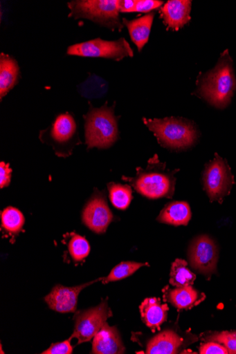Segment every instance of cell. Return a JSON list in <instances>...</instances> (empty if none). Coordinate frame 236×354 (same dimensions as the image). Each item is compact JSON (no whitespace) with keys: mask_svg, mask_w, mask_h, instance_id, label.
<instances>
[{"mask_svg":"<svg viewBox=\"0 0 236 354\" xmlns=\"http://www.w3.org/2000/svg\"><path fill=\"white\" fill-rule=\"evenodd\" d=\"M20 69L17 61L9 55H0V99L5 96L17 84Z\"/></svg>","mask_w":236,"mask_h":354,"instance_id":"e0dca14e","label":"cell"},{"mask_svg":"<svg viewBox=\"0 0 236 354\" xmlns=\"http://www.w3.org/2000/svg\"><path fill=\"white\" fill-rule=\"evenodd\" d=\"M154 18V14L149 13L131 21L122 19L123 24L128 29L132 42L137 46L139 52L142 51L149 41Z\"/></svg>","mask_w":236,"mask_h":354,"instance_id":"ac0fdd59","label":"cell"},{"mask_svg":"<svg viewBox=\"0 0 236 354\" xmlns=\"http://www.w3.org/2000/svg\"><path fill=\"white\" fill-rule=\"evenodd\" d=\"M190 266L199 273L210 279L217 271L218 247L208 236H199L190 243L188 250Z\"/></svg>","mask_w":236,"mask_h":354,"instance_id":"30bf717a","label":"cell"},{"mask_svg":"<svg viewBox=\"0 0 236 354\" xmlns=\"http://www.w3.org/2000/svg\"><path fill=\"white\" fill-rule=\"evenodd\" d=\"M70 17L86 19L111 29L122 30L118 0H78L67 4Z\"/></svg>","mask_w":236,"mask_h":354,"instance_id":"8992f818","label":"cell"},{"mask_svg":"<svg viewBox=\"0 0 236 354\" xmlns=\"http://www.w3.org/2000/svg\"><path fill=\"white\" fill-rule=\"evenodd\" d=\"M113 316L108 301L98 306L77 313L74 317L75 330L71 337L78 339V344L90 342Z\"/></svg>","mask_w":236,"mask_h":354,"instance_id":"9c48e42d","label":"cell"},{"mask_svg":"<svg viewBox=\"0 0 236 354\" xmlns=\"http://www.w3.org/2000/svg\"><path fill=\"white\" fill-rule=\"evenodd\" d=\"M125 346L116 327H110L107 323L93 337L91 353L121 354Z\"/></svg>","mask_w":236,"mask_h":354,"instance_id":"5bb4252c","label":"cell"},{"mask_svg":"<svg viewBox=\"0 0 236 354\" xmlns=\"http://www.w3.org/2000/svg\"><path fill=\"white\" fill-rule=\"evenodd\" d=\"M137 3V0H118V8L120 12L131 13Z\"/></svg>","mask_w":236,"mask_h":354,"instance_id":"1f68e13d","label":"cell"},{"mask_svg":"<svg viewBox=\"0 0 236 354\" xmlns=\"http://www.w3.org/2000/svg\"><path fill=\"white\" fill-rule=\"evenodd\" d=\"M41 141L53 147L57 156L67 157L82 143L74 117L70 113L59 115L53 124L39 135Z\"/></svg>","mask_w":236,"mask_h":354,"instance_id":"5b68a950","label":"cell"},{"mask_svg":"<svg viewBox=\"0 0 236 354\" xmlns=\"http://www.w3.org/2000/svg\"><path fill=\"white\" fill-rule=\"evenodd\" d=\"M0 174H1V179H0V187L1 189L8 187L11 182L12 169L10 165L4 162L0 163Z\"/></svg>","mask_w":236,"mask_h":354,"instance_id":"4dcf8cb0","label":"cell"},{"mask_svg":"<svg viewBox=\"0 0 236 354\" xmlns=\"http://www.w3.org/2000/svg\"><path fill=\"white\" fill-rule=\"evenodd\" d=\"M140 310L145 324L155 333L160 330L161 326L166 321L170 308L161 304L160 299L149 298L142 303Z\"/></svg>","mask_w":236,"mask_h":354,"instance_id":"2e32d148","label":"cell"},{"mask_svg":"<svg viewBox=\"0 0 236 354\" xmlns=\"http://www.w3.org/2000/svg\"><path fill=\"white\" fill-rule=\"evenodd\" d=\"M183 339L174 331L165 330L152 338L147 344V354L177 353Z\"/></svg>","mask_w":236,"mask_h":354,"instance_id":"d6986e66","label":"cell"},{"mask_svg":"<svg viewBox=\"0 0 236 354\" xmlns=\"http://www.w3.org/2000/svg\"><path fill=\"white\" fill-rule=\"evenodd\" d=\"M192 213L185 202H173L167 204L161 212L157 221L173 226H186L191 219Z\"/></svg>","mask_w":236,"mask_h":354,"instance_id":"ffe728a7","label":"cell"},{"mask_svg":"<svg viewBox=\"0 0 236 354\" xmlns=\"http://www.w3.org/2000/svg\"><path fill=\"white\" fill-rule=\"evenodd\" d=\"M85 137L88 149L110 148L118 139V127L114 107L107 105L91 109L84 116Z\"/></svg>","mask_w":236,"mask_h":354,"instance_id":"277c9868","label":"cell"},{"mask_svg":"<svg viewBox=\"0 0 236 354\" xmlns=\"http://www.w3.org/2000/svg\"><path fill=\"white\" fill-rule=\"evenodd\" d=\"M145 266H149V265L147 263L122 262L116 266L107 277H103L102 283L106 284L124 279Z\"/></svg>","mask_w":236,"mask_h":354,"instance_id":"cb8c5ba5","label":"cell"},{"mask_svg":"<svg viewBox=\"0 0 236 354\" xmlns=\"http://www.w3.org/2000/svg\"><path fill=\"white\" fill-rule=\"evenodd\" d=\"M109 198L114 206L120 210L126 209L132 200L131 189L127 185L110 183L108 185Z\"/></svg>","mask_w":236,"mask_h":354,"instance_id":"603a6c76","label":"cell"},{"mask_svg":"<svg viewBox=\"0 0 236 354\" xmlns=\"http://www.w3.org/2000/svg\"><path fill=\"white\" fill-rule=\"evenodd\" d=\"M66 54L85 57H102L120 61L127 57H133L134 53L129 43L124 38L108 41L96 39L77 44L69 48Z\"/></svg>","mask_w":236,"mask_h":354,"instance_id":"ba28073f","label":"cell"},{"mask_svg":"<svg viewBox=\"0 0 236 354\" xmlns=\"http://www.w3.org/2000/svg\"><path fill=\"white\" fill-rule=\"evenodd\" d=\"M163 5L162 1L157 0H137L136 8L133 12H149L160 8Z\"/></svg>","mask_w":236,"mask_h":354,"instance_id":"f546056e","label":"cell"},{"mask_svg":"<svg viewBox=\"0 0 236 354\" xmlns=\"http://www.w3.org/2000/svg\"><path fill=\"white\" fill-rule=\"evenodd\" d=\"M2 228L10 236L17 235L25 222L23 214L17 209L8 207L1 212Z\"/></svg>","mask_w":236,"mask_h":354,"instance_id":"44dd1931","label":"cell"},{"mask_svg":"<svg viewBox=\"0 0 236 354\" xmlns=\"http://www.w3.org/2000/svg\"><path fill=\"white\" fill-rule=\"evenodd\" d=\"M114 218V214L108 205L105 194L96 189L93 196L84 209L83 223L93 232L104 234Z\"/></svg>","mask_w":236,"mask_h":354,"instance_id":"8fae6325","label":"cell"},{"mask_svg":"<svg viewBox=\"0 0 236 354\" xmlns=\"http://www.w3.org/2000/svg\"><path fill=\"white\" fill-rule=\"evenodd\" d=\"M69 250L74 262L80 263L89 254L90 245L85 238L79 234H71Z\"/></svg>","mask_w":236,"mask_h":354,"instance_id":"d4e9b609","label":"cell"},{"mask_svg":"<svg viewBox=\"0 0 236 354\" xmlns=\"http://www.w3.org/2000/svg\"><path fill=\"white\" fill-rule=\"evenodd\" d=\"M163 292L164 301L179 310L191 309L206 299V295L199 294L192 286L176 287L174 289L167 286Z\"/></svg>","mask_w":236,"mask_h":354,"instance_id":"9a60e30c","label":"cell"},{"mask_svg":"<svg viewBox=\"0 0 236 354\" xmlns=\"http://www.w3.org/2000/svg\"><path fill=\"white\" fill-rule=\"evenodd\" d=\"M208 339L224 345L229 353H235L236 352V332L215 333L209 337Z\"/></svg>","mask_w":236,"mask_h":354,"instance_id":"4316f807","label":"cell"},{"mask_svg":"<svg viewBox=\"0 0 236 354\" xmlns=\"http://www.w3.org/2000/svg\"><path fill=\"white\" fill-rule=\"evenodd\" d=\"M235 353H236V352H235Z\"/></svg>","mask_w":236,"mask_h":354,"instance_id":"d6a6232c","label":"cell"},{"mask_svg":"<svg viewBox=\"0 0 236 354\" xmlns=\"http://www.w3.org/2000/svg\"><path fill=\"white\" fill-rule=\"evenodd\" d=\"M233 64L226 50L221 54L215 68L201 77L199 84L197 94L219 109H224L230 104L236 89Z\"/></svg>","mask_w":236,"mask_h":354,"instance_id":"6da1fadb","label":"cell"},{"mask_svg":"<svg viewBox=\"0 0 236 354\" xmlns=\"http://www.w3.org/2000/svg\"><path fill=\"white\" fill-rule=\"evenodd\" d=\"M84 84L87 86L82 84L83 87L80 86V90L85 97H100L107 91V82L96 76L89 78Z\"/></svg>","mask_w":236,"mask_h":354,"instance_id":"484cf974","label":"cell"},{"mask_svg":"<svg viewBox=\"0 0 236 354\" xmlns=\"http://www.w3.org/2000/svg\"><path fill=\"white\" fill-rule=\"evenodd\" d=\"M72 338L62 342L53 344L43 354H71L73 353V346L71 344Z\"/></svg>","mask_w":236,"mask_h":354,"instance_id":"83f0119b","label":"cell"},{"mask_svg":"<svg viewBox=\"0 0 236 354\" xmlns=\"http://www.w3.org/2000/svg\"><path fill=\"white\" fill-rule=\"evenodd\" d=\"M191 7L188 0H170L161 9V17L168 28L179 30L190 21Z\"/></svg>","mask_w":236,"mask_h":354,"instance_id":"4fadbf2b","label":"cell"},{"mask_svg":"<svg viewBox=\"0 0 236 354\" xmlns=\"http://www.w3.org/2000/svg\"><path fill=\"white\" fill-rule=\"evenodd\" d=\"M175 173L166 170L165 164L161 163L156 154L145 169L138 168L136 176H122V179L149 199L172 198L175 192Z\"/></svg>","mask_w":236,"mask_h":354,"instance_id":"7a4b0ae2","label":"cell"},{"mask_svg":"<svg viewBox=\"0 0 236 354\" xmlns=\"http://www.w3.org/2000/svg\"><path fill=\"white\" fill-rule=\"evenodd\" d=\"M201 354H228V349L222 344L212 342L202 344L199 347Z\"/></svg>","mask_w":236,"mask_h":354,"instance_id":"f1b7e54d","label":"cell"},{"mask_svg":"<svg viewBox=\"0 0 236 354\" xmlns=\"http://www.w3.org/2000/svg\"><path fill=\"white\" fill-rule=\"evenodd\" d=\"M202 183L210 201L221 203L229 195L234 184L233 176L226 160L216 153L214 160L206 167Z\"/></svg>","mask_w":236,"mask_h":354,"instance_id":"52a82bcc","label":"cell"},{"mask_svg":"<svg viewBox=\"0 0 236 354\" xmlns=\"http://www.w3.org/2000/svg\"><path fill=\"white\" fill-rule=\"evenodd\" d=\"M196 275L188 268V263L177 259L173 264L171 270L170 283L176 287H183L193 285Z\"/></svg>","mask_w":236,"mask_h":354,"instance_id":"7402d4cb","label":"cell"},{"mask_svg":"<svg viewBox=\"0 0 236 354\" xmlns=\"http://www.w3.org/2000/svg\"><path fill=\"white\" fill-rule=\"evenodd\" d=\"M98 279L75 287H66L57 285L44 300L49 308L61 313H75L77 310L78 297L81 292L87 286L100 281Z\"/></svg>","mask_w":236,"mask_h":354,"instance_id":"7c38bea8","label":"cell"},{"mask_svg":"<svg viewBox=\"0 0 236 354\" xmlns=\"http://www.w3.org/2000/svg\"><path fill=\"white\" fill-rule=\"evenodd\" d=\"M145 124L154 133L158 142L171 149H185L194 145L199 133L193 123L177 118L143 119Z\"/></svg>","mask_w":236,"mask_h":354,"instance_id":"3957f363","label":"cell"}]
</instances>
